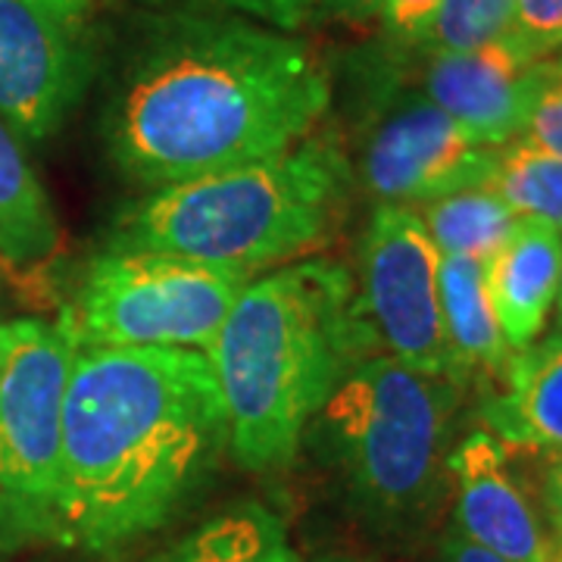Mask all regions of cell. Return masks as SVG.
I'll return each mask as SVG.
<instances>
[{"instance_id":"obj_27","label":"cell","mask_w":562,"mask_h":562,"mask_svg":"<svg viewBox=\"0 0 562 562\" xmlns=\"http://www.w3.org/2000/svg\"><path fill=\"white\" fill-rule=\"evenodd\" d=\"M543 509L550 516V522L557 528V535H562V457H553L547 472H543L541 484Z\"/></svg>"},{"instance_id":"obj_20","label":"cell","mask_w":562,"mask_h":562,"mask_svg":"<svg viewBox=\"0 0 562 562\" xmlns=\"http://www.w3.org/2000/svg\"><path fill=\"white\" fill-rule=\"evenodd\" d=\"M513 10L516 0H441L413 57L460 54L503 38L509 32Z\"/></svg>"},{"instance_id":"obj_9","label":"cell","mask_w":562,"mask_h":562,"mask_svg":"<svg viewBox=\"0 0 562 562\" xmlns=\"http://www.w3.org/2000/svg\"><path fill=\"white\" fill-rule=\"evenodd\" d=\"M101 63L94 0H0V120L25 147L60 132Z\"/></svg>"},{"instance_id":"obj_14","label":"cell","mask_w":562,"mask_h":562,"mask_svg":"<svg viewBox=\"0 0 562 562\" xmlns=\"http://www.w3.org/2000/svg\"><path fill=\"white\" fill-rule=\"evenodd\" d=\"M482 416L506 447L562 457V328L509 357L503 391L484 401Z\"/></svg>"},{"instance_id":"obj_12","label":"cell","mask_w":562,"mask_h":562,"mask_svg":"<svg viewBox=\"0 0 562 562\" xmlns=\"http://www.w3.org/2000/svg\"><path fill=\"white\" fill-rule=\"evenodd\" d=\"M453 531L506 562H550L541 516L519 482L509 447L475 428L450 450Z\"/></svg>"},{"instance_id":"obj_23","label":"cell","mask_w":562,"mask_h":562,"mask_svg":"<svg viewBox=\"0 0 562 562\" xmlns=\"http://www.w3.org/2000/svg\"><path fill=\"white\" fill-rule=\"evenodd\" d=\"M519 138L562 160V69L557 60H553V76L543 81L541 94L535 98L525 116Z\"/></svg>"},{"instance_id":"obj_16","label":"cell","mask_w":562,"mask_h":562,"mask_svg":"<svg viewBox=\"0 0 562 562\" xmlns=\"http://www.w3.org/2000/svg\"><path fill=\"white\" fill-rule=\"evenodd\" d=\"M60 225L50 198L25 157V144L0 120V262L29 269L50 260Z\"/></svg>"},{"instance_id":"obj_11","label":"cell","mask_w":562,"mask_h":562,"mask_svg":"<svg viewBox=\"0 0 562 562\" xmlns=\"http://www.w3.org/2000/svg\"><path fill=\"white\" fill-rule=\"evenodd\" d=\"M550 76L553 60L525 57L506 35L460 54L419 57L422 94L487 147L519 138L525 116Z\"/></svg>"},{"instance_id":"obj_21","label":"cell","mask_w":562,"mask_h":562,"mask_svg":"<svg viewBox=\"0 0 562 562\" xmlns=\"http://www.w3.org/2000/svg\"><path fill=\"white\" fill-rule=\"evenodd\" d=\"M150 10H213L294 32L316 13V0H138Z\"/></svg>"},{"instance_id":"obj_10","label":"cell","mask_w":562,"mask_h":562,"mask_svg":"<svg viewBox=\"0 0 562 562\" xmlns=\"http://www.w3.org/2000/svg\"><path fill=\"white\" fill-rule=\"evenodd\" d=\"M438 269L441 254L416 206L375 203L362 235L357 288L379 353L428 375L453 379Z\"/></svg>"},{"instance_id":"obj_7","label":"cell","mask_w":562,"mask_h":562,"mask_svg":"<svg viewBox=\"0 0 562 562\" xmlns=\"http://www.w3.org/2000/svg\"><path fill=\"white\" fill-rule=\"evenodd\" d=\"M250 279L241 269L172 254L106 247L63 319L76 347L203 353Z\"/></svg>"},{"instance_id":"obj_3","label":"cell","mask_w":562,"mask_h":562,"mask_svg":"<svg viewBox=\"0 0 562 562\" xmlns=\"http://www.w3.org/2000/svg\"><path fill=\"white\" fill-rule=\"evenodd\" d=\"M372 353L360 288L341 262L297 260L247 281L203 350L232 457L250 472L288 465L344 375Z\"/></svg>"},{"instance_id":"obj_30","label":"cell","mask_w":562,"mask_h":562,"mask_svg":"<svg viewBox=\"0 0 562 562\" xmlns=\"http://www.w3.org/2000/svg\"><path fill=\"white\" fill-rule=\"evenodd\" d=\"M557 66H560V69H562V54H560V57H557Z\"/></svg>"},{"instance_id":"obj_25","label":"cell","mask_w":562,"mask_h":562,"mask_svg":"<svg viewBox=\"0 0 562 562\" xmlns=\"http://www.w3.org/2000/svg\"><path fill=\"white\" fill-rule=\"evenodd\" d=\"M382 0H316V10L328 20L341 22H369L379 20Z\"/></svg>"},{"instance_id":"obj_31","label":"cell","mask_w":562,"mask_h":562,"mask_svg":"<svg viewBox=\"0 0 562 562\" xmlns=\"http://www.w3.org/2000/svg\"><path fill=\"white\" fill-rule=\"evenodd\" d=\"M319 562H341V560H319Z\"/></svg>"},{"instance_id":"obj_28","label":"cell","mask_w":562,"mask_h":562,"mask_svg":"<svg viewBox=\"0 0 562 562\" xmlns=\"http://www.w3.org/2000/svg\"><path fill=\"white\" fill-rule=\"evenodd\" d=\"M557 322L562 328V272H560V291H557Z\"/></svg>"},{"instance_id":"obj_19","label":"cell","mask_w":562,"mask_h":562,"mask_svg":"<svg viewBox=\"0 0 562 562\" xmlns=\"http://www.w3.org/2000/svg\"><path fill=\"white\" fill-rule=\"evenodd\" d=\"M484 188L501 198L516 220L553 225L562 232V160L522 138L497 147V162Z\"/></svg>"},{"instance_id":"obj_22","label":"cell","mask_w":562,"mask_h":562,"mask_svg":"<svg viewBox=\"0 0 562 562\" xmlns=\"http://www.w3.org/2000/svg\"><path fill=\"white\" fill-rule=\"evenodd\" d=\"M506 38L531 60L562 54V0H516Z\"/></svg>"},{"instance_id":"obj_6","label":"cell","mask_w":562,"mask_h":562,"mask_svg":"<svg viewBox=\"0 0 562 562\" xmlns=\"http://www.w3.org/2000/svg\"><path fill=\"white\" fill-rule=\"evenodd\" d=\"M66 319L0 322V550L60 543Z\"/></svg>"},{"instance_id":"obj_18","label":"cell","mask_w":562,"mask_h":562,"mask_svg":"<svg viewBox=\"0 0 562 562\" xmlns=\"http://www.w3.org/2000/svg\"><path fill=\"white\" fill-rule=\"evenodd\" d=\"M416 213L441 257H469L479 262L491 260L519 222L484 184L422 203Z\"/></svg>"},{"instance_id":"obj_17","label":"cell","mask_w":562,"mask_h":562,"mask_svg":"<svg viewBox=\"0 0 562 562\" xmlns=\"http://www.w3.org/2000/svg\"><path fill=\"white\" fill-rule=\"evenodd\" d=\"M160 562H297V553L269 506L241 503L191 531Z\"/></svg>"},{"instance_id":"obj_4","label":"cell","mask_w":562,"mask_h":562,"mask_svg":"<svg viewBox=\"0 0 562 562\" xmlns=\"http://www.w3.org/2000/svg\"><path fill=\"white\" fill-rule=\"evenodd\" d=\"M350 184L353 162L338 140L310 135L276 157L150 191L122 213L110 247L157 250L254 276L319 244Z\"/></svg>"},{"instance_id":"obj_26","label":"cell","mask_w":562,"mask_h":562,"mask_svg":"<svg viewBox=\"0 0 562 562\" xmlns=\"http://www.w3.org/2000/svg\"><path fill=\"white\" fill-rule=\"evenodd\" d=\"M438 562H506L501 557H494L491 550H484L479 543L465 541L460 531H447L438 550Z\"/></svg>"},{"instance_id":"obj_13","label":"cell","mask_w":562,"mask_h":562,"mask_svg":"<svg viewBox=\"0 0 562 562\" xmlns=\"http://www.w3.org/2000/svg\"><path fill=\"white\" fill-rule=\"evenodd\" d=\"M562 272V232L519 220L503 247L484 262V284L509 350L522 353L538 341Z\"/></svg>"},{"instance_id":"obj_29","label":"cell","mask_w":562,"mask_h":562,"mask_svg":"<svg viewBox=\"0 0 562 562\" xmlns=\"http://www.w3.org/2000/svg\"><path fill=\"white\" fill-rule=\"evenodd\" d=\"M550 562H562V535H560V543H557V553H550Z\"/></svg>"},{"instance_id":"obj_24","label":"cell","mask_w":562,"mask_h":562,"mask_svg":"<svg viewBox=\"0 0 562 562\" xmlns=\"http://www.w3.org/2000/svg\"><path fill=\"white\" fill-rule=\"evenodd\" d=\"M438 7H441V0H382V7H379L382 41L403 54H413L435 20Z\"/></svg>"},{"instance_id":"obj_5","label":"cell","mask_w":562,"mask_h":562,"mask_svg":"<svg viewBox=\"0 0 562 562\" xmlns=\"http://www.w3.org/2000/svg\"><path fill=\"white\" fill-rule=\"evenodd\" d=\"M460 382L372 353L310 422L350 501L384 531H416L450 491Z\"/></svg>"},{"instance_id":"obj_8","label":"cell","mask_w":562,"mask_h":562,"mask_svg":"<svg viewBox=\"0 0 562 562\" xmlns=\"http://www.w3.org/2000/svg\"><path fill=\"white\" fill-rule=\"evenodd\" d=\"M413 54L391 44L353 60L360 81V172L375 203L422 206L465 188H482L494 172L497 147L469 132L406 81Z\"/></svg>"},{"instance_id":"obj_1","label":"cell","mask_w":562,"mask_h":562,"mask_svg":"<svg viewBox=\"0 0 562 562\" xmlns=\"http://www.w3.org/2000/svg\"><path fill=\"white\" fill-rule=\"evenodd\" d=\"M328 103L331 81L291 32L154 10L113 63L103 140L128 179L157 191L276 157L313 135Z\"/></svg>"},{"instance_id":"obj_2","label":"cell","mask_w":562,"mask_h":562,"mask_svg":"<svg viewBox=\"0 0 562 562\" xmlns=\"http://www.w3.org/2000/svg\"><path fill=\"white\" fill-rule=\"evenodd\" d=\"M228 450L201 350L76 347L63 397L60 543L110 557L157 531Z\"/></svg>"},{"instance_id":"obj_15","label":"cell","mask_w":562,"mask_h":562,"mask_svg":"<svg viewBox=\"0 0 562 562\" xmlns=\"http://www.w3.org/2000/svg\"><path fill=\"white\" fill-rule=\"evenodd\" d=\"M438 291H441L443 338L450 350L453 379L462 382L472 372L506 369L513 350L503 341L501 325L491 306V294L484 284V262L469 257H441Z\"/></svg>"}]
</instances>
